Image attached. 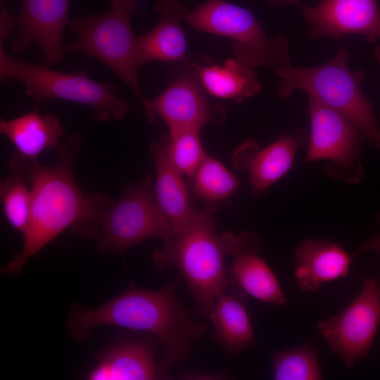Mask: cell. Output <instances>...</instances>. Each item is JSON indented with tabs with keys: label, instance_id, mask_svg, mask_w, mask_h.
I'll list each match as a JSON object with an SVG mask.
<instances>
[{
	"label": "cell",
	"instance_id": "1",
	"mask_svg": "<svg viewBox=\"0 0 380 380\" xmlns=\"http://www.w3.org/2000/svg\"><path fill=\"white\" fill-rule=\"evenodd\" d=\"M82 137L72 134L58 148L55 164L44 166L37 160L25 158L15 152L9 170L21 172L30 184L32 209L28 226L23 234L20 253L3 267L4 274H18L27 261L69 227L89 236H98L104 213L112 202L101 193L84 194L72 171Z\"/></svg>",
	"mask_w": 380,
	"mask_h": 380
},
{
	"label": "cell",
	"instance_id": "2",
	"mask_svg": "<svg viewBox=\"0 0 380 380\" xmlns=\"http://www.w3.org/2000/svg\"><path fill=\"white\" fill-rule=\"evenodd\" d=\"M178 281L158 289L139 288L129 281L127 289L95 308L73 304L67 329L77 342L87 340L98 327H118L152 334L161 343L162 366L167 372L189 358L192 343L208 331L195 319L179 300Z\"/></svg>",
	"mask_w": 380,
	"mask_h": 380
},
{
	"label": "cell",
	"instance_id": "3",
	"mask_svg": "<svg viewBox=\"0 0 380 380\" xmlns=\"http://www.w3.org/2000/svg\"><path fill=\"white\" fill-rule=\"evenodd\" d=\"M216 203L195 208L184 229L152 255L158 270L175 266L194 298L198 312L208 319L216 298L227 288L224 258L228 256L225 232L218 235L214 214Z\"/></svg>",
	"mask_w": 380,
	"mask_h": 380
},
{
	"label": "cell",
	"instance_id": "4",
	"mask_svg": "<svg viewBox=\"0 0 380 380\" xmlns=\"http://www.w3.org/2000/svg\"><path fill=\"white\" fill-rule=\"evenodd\" d=\"M350 53L339 48L329 61L311 67H293L291 64L275 75L281 81L277 93L283 99L295 91L306 94L308 98L339 112L363 132L368 141L380 150V127L372 103L364 95L361 84L365 74L352 70L348 65Z\"/></svg>",
	"mask_w": 380,
	"mask_h": 380
},
{
	"label": "cell",
	"instance_id": "5",
	"mask_svg": "<svg viewBox=\"0 0 380 380\" xmlns=\"http://www.w3.org/2000/svg\"><path fill=\"white\" fill-rule=\"evenodd\" d=\"M0 79L15 80L24 84L25 94L38 101L58 99L89 106L101 122L122 121L129 110L117 96L118 88L91 79L84 70L63 72L44 64H33L13 58L0 44Z\"/></svg>",
	"mask_w": 380,
	"mask_h": 380
},
{
	"label": "cell",
	"instance_id": "6",
	"mask_svg": "<svg viewBox=\"0 0 380 380\" xmlns=\"http://www.w3.org/2000/svg\"><path fill=\"white\" fill-rule=\"evenodd\" d=\"M194 30L232 40L234 58L251 67L274 73L291 64L287 38L267 35L262 23L248 9L225 0H207L182 15Z\"/></svg>",
	"mask_w": 380,
	"mask_h": 380
},
{
	"label": "cell",
	"instance_id": "7",
	"mask_svg": "<svg viewBox=\"0 0 380 380\" xmlns=\"http://www.w3.org/2000/svg\"><path fill=\"white\" fill-rule=\"evenodd\" d=\"M138 0H110L108 11L101 15L69 18L67 27L78 39L65 44L66 52L94 57L115 73L139 97L144 96L138 77L137 39L131 25Z\"/></svg>",
	"mask_w": 380,
	"mask_h": 380
},
{
	"label": "cell",
	"instance_id": "8",
	"mask_svg": "<svg viewBox=\"0 0 380 380\" xmlns=\"http://www.w3.org/2000/svg\"><path fill=\"white\" fill-rule=\"evenodd\" d=\"M151 238L174 239L152 189L150 175L128 185L117 201L105 211L99 228L97 248L101 252L124 254L134 245Z\"/></svg>",
	"mask_w": 380,
	"mask_h": 380
},
{
	"label": "cell",
	"instance_id": "9",
	"mask_svg": "<svg viewBox=\"0 0 380 380\" xmlns=\"http://www.w3.org/2000/svg\"><path fill=\"white\" fill-rule=\"evenodd\" d=\"M310 132L304 161H325L327 175L355 184L364 168L360 160L362 130L339 112L308 98Z\"/></svg>",
	"mask_w": 380,
	"mask_h": 380
},
{
	"label": "cell",
	"instance_id": "10",
	"mask_svg": "<svg viewBox=\"0 0 380 380\" xmlns=\"http://www.w3.org/2000/svg\"><path fill=\"white\" fill-rule=\"evenodd\" d=\"M379 323L380 285L369 277L347 308L317 327L331 350L350 367L369 354Z\"/></svg>",
	"mask_w": 380,
	"mask_h": 380
},
{
	"label": "cell",
	"instance_id": "11",
	"mask_svg": "<svg viewBox=\"0 0 380 380\" xmlns=\"http://www.w3.org/2000/svg\"><path fill=\"white\" fill-rule=\"evenodd\" d=\"M198 74L188 72L177 77L160 95L142 103L149 122L159 116L169 131H201L208 123H222V107L212 106L206 98Z\"/></svg>",
	"mask_w": 380,
	"mask_h": 380
},
{
	"label": "cell",
	"instance_id": "12",
	"mask_svg": "<svg viewBox=\"0 0 380 380\" xmlns=\"http://www.w3.org/2000/svg\"><path fill=\"white\" fill-rule=\"evenodd\" d=\"M228 255L232 258L227 270V289L245 298L281 305L286 297L279 282L267 262L259 255L261 242L251 232L234 234L226 232Z\"/></svg>",
	"mask_w": 380,
	"mask_h": 380
},
{
	"label": "cell",
	"instance_id": "13",
	"mask_svg": "<svg viewBox=\"0 0 380 380\" xmlns=\"http://www.w3.org/2000/svg\"><path fill=\"white\" fill-rule=\"evenodd\" d=\"M71 0H22L15 18L18 33L12 49L15 53L37 44L42 51L44 63L51 67L61 63L66 54L63 32L67 26Z\"/></svg>",
	"mask_w": 380,
	"mask_h": 380
},
{
	"label": "cell",
	"instance_id": "14",
	"mask_svg": "<svg viewBox=\"0 0 380 380\" xmlns=\"http://www.w3.org/2000/svg\"><path fill=\"white\" fill-rule=\"evenodd\" d=\"M304 128L284 133L263 148L254 140L243 142L233 155V164L248 174L251 193L260 196L293 167L300 151L307 146Z\"/></svg>",
	"mask_w": 380,
	"mask_h": 380
},
{
	"label": "cell",
	"instance_id": "15",
	"mask_svg": "<svg viewBox=\"0 0 380 380\" xmlns=\"http://www.w3.org/2000/svg\"><path fill=\"white\" fill-rule=\"evenodd\" d=\"M310 25L308 37L339 39L361 34L374 42L380 39V8L378 0H322L313 6H300Z\"/></svg>",
	"mask_w": 380,
	"mask_h": 380
},
{
	"label": "cell",
	"instance_id": "16",
	"mask_svg": "<svg viewBox=\"0 0 380 380\" xmlns=\"http://www.w3.org/2000/svg\"><path fill=\"white\" fill-rule=\"evenodd\" d=\"M85 377L88 380L171 379L158 363L153 347L141 339L123 341L101 352Z\"/></svg>",
	"mask_w": 380,
	"mask_h": 380
},
{
	"label": "cell",
	"instance_id": "17",
	"mask_svg": "<svg viewBox=\"0 0 380 380\" xmlns=\"http://www.w3.org/2000/svg\"><path fill=\"white\" fill-rule=\"evenodd\" d=\"M188 8L177 0H160L153 6L159 16L156 25L137 37V61L139 67L148 61L185 62L186 39L182 26V15Z\"/></svg>",
	"mask_w": 380,
	"mask_h": 380
},
{
	"label": "cell",
	"instance_id": "18",
	"mask_svg": "<svg viewBox=\"0 0 380 380\" xmlns=\"http://www.w3.org/2000/svg\"><path fill=\"white\" fill-rule=\"evenodd\" d=\"M295 277L303 291H315L326 283L346 277L351 255L338 243L310 238L295 251Z\"/></svg>",
	"mask_w": 380,
	"mask_h": 380
},
{
	"label": "cell",
	"instance_id": "19",
	"mask_svg": "<svg viewBox=\"0 0 380 380\" xmlns=\"http://www.w3.org/2000/svg\"><path fill=\"white\" fill-rule=\"evenodd\" d=\"M149 148L156 172L154 195L175 237L186 227L196 207L191 204L183 175L168 158L163 138L151 141Z\"/></svg>",
	"mask_w": 380,
	"mask_h": 380
},
{
	"label": "cell",
	"instance_id": "20",
	"mask_svg": "<svg viewBox=\"0 0 380 380\" xmlns=\"http://www.w3.org/2000/svg\"><path fill=\"white\" fill-rule=\"evenodd\" d=\"M64 132L57 116L42 115L36 109L12 119H0V133L13 144L15 152L30 160H37L47 148H58Z\"/></svg>",
	"mask_w": 380,
	"mask_h": 380
},
{
	"label": "cell",
	"instance_id": "21",
	"mask_svg": "<svg viewBox=\"0 0 380 380\" xmlns=\"http://www.w3.org/2000/svg\"><path fill=\"white\" fill-rule=\"evenodd\" d=\"M246 300L226 289L216 298L208 317L213 338L231 355H239L255 343Z\"/></svg>",
	"mask_w": 380,
	"mask_h": 380
},
{
	"label": "cell",
	"instance_id": "22",
	"mask_svg": "<svg viewBox=\"0 0 380 380\" xmlns=\"http://www.w3.org/2000/svg\"><path fill=\"white\" fill-rule=\"evenodd\" d=\"M191 65L202 86L216 98L240 103L261 91L262 84L256 72L234 58L227 59L222 65Z\"/></svg>",
	"mask_w": 380,
	"mask_h": 380
},
{
	"label": "cell",
	"instance_id": "23",
	"mask_svg": "<svg viewBox=\"0 0 380 380\" xmlns=\"http://www.w3.org/2000/svg\"><path fill=\"white\" fill-rule=\"evenodd\" d=\"M196 197L203 202L217 203L234 194L238 178L220 160L207 154L191 178Z\"/></svg>",
	"mask_w": 380,
	"mask_h": 380
},
{
	"label": "cell",
	"instance_id": "24",
	"mask_svg": "<svg viewBox=\"0 0 380 380\" xmlns=\"http://www.w3.org/2000/svg\"><path fill=\"white\" fill-rule=\"evenodd\" d=\"M10 171L11 175L1 180V201L7 222L23 234L30 222L32 195L25 175Z\"/></svg>",
	"mask_w": 380,
	"mask_h": 380
},
{
	"label": "cell",
	"instance_id": "25",
	"mask_svg": "<svg viewBox=\"0 0 380 380\" xmlns=\"http://www.w3.org/2000/svg\"><path fill=\"white\" fill-rule=\"evenodd\" d=\"M276 380H319L322 370L314 343L276 353L272 356Z\"/></svg>",
	"mask_w": 380,
	"mask_h": 380
},
{
	"label": "cell",
	"instance_id": "26",
	"mask_svg": "<svg viewBox=\"0 0 380 380\" xmlns=\"http://www.w3.org/2000/svg\"><path fill=\"white\" fill-rule=\"evenodd\" d=\"M199 132L194 129L172 130L162 137L171 163L190 179L207 155Z\"/></svg>",
	"mask_w": 380,
	"mask_h": 380
},
{
	"label": "cell",
	"instance_id": "27",
	"mask_svg": "<svg viewBox=\"0 0 380 380\" xmlns=\"http://www.w3.org/2000/svg\"><path fill=\"white\" fill-rule=\"evenodd\" d=\"M376 220L380 224V214ZM365 251H374L380 253V234L366 241L357 250L350 254L351 257L356 256Z\"/></svg>",
	"mask_w": 380,
	"mask_h": 380
},
{
	"label": "cell",
	"instance_id": "28",
	"mask_svg": "<svg viewBox=\"0 0 380 380\" xmlns=\"http://www.w3.org/2000/svg\"><path fill=\"white\" fill-rule=\"evenodd\" d=\"M13 28H15V18L4 9H1V40L6 37Z\"/></svg>",
	"mask_w": 380,
	"mask_h": 380
},
{
	"label": "cell",
	"instance_id": "29",
	"mask_svg": "<svg viewBox=\"0 0 380 380\" xmlns=\"http://www.w3.org/2000/svg\"><path fill=\"white\" fill-rule=\"evenodd\" d=\"M271 6H277L283 4H292L301 6L300 0H267Z\"/></svg>",
	"mask_w": 380,
	"mask_h": 380
},
{
	"label": "cell",
	"instance_id": "30",
	"mask_svg": "<svg viewBox=\"0 0 380 380\" xmlns=\"http://www.w3.org/2000/svg\"><path fill=\"white\" fill-rule=\"evenodd\" d=\"M374 56L376 61L380 64V46H377L374 50Z\"/></svg>",
	"mask_w": 380,
	"mask_h": 380
}]
</instances>
